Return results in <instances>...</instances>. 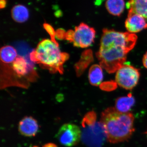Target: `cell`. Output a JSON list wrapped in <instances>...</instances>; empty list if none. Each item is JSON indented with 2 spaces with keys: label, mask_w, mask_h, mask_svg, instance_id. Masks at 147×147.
Here are the masks:
<instances>
[{
  "label": "cell",
  "mask_w": 147,
  "mask_h": 147,
  "mask_svg": "<svg viewBox=\"0 0 147 147\" xmlns=\"http://www.w3.org/2000/svg\"><path fill=\"white\" fill-rule=\"evenodd\" d=\"M125 27L129 32L134 34L147 29V23L146 19L141 15L128 11Z\"/></svg>",
  "instance_id": "cell-7"
},
{
  "label": "cell",
  "mask_w": 147,
  "mask_h": 147,
  "mask_svg": "<svg viewBox=\"0 0 147 147\" xmlns=\"http://www.w3.org/2000/svg\"><path fill=\"white\" fill-rule=\"evenodd\" d=\"M126 7L129 11L139 14L147 20V0H129Z\"/></svg>",
  "instance_id": "cell-9"
},
{
  "label": "cell",
  "mask_w": 147,
  "mask_h": 147,
  "mask_svg": "<svg viewBox=\"0 0 147 147\" xmlns=\"http://www.w3.org/2000/svg\"><path fill=\"white\" fill-rule=\"evenodd\" d=\"M29 16L28 9L23 5H17L13 6L11 9V17L13 21L17 23H25L28 21Z\"/></svg>",
  "instance_id": "cell-11"
},
{
  "label": "cell",
  "mask_w": 147,
  "mask_h": 147,
  "mask_svg": "<svg viewBox=\"0 0 147 147\" xmlns=\"http://www.w3.org/2000/svg\"><path fill=\"white\" fill-rule=\"evenodd\" d=\"M137 40L134 34L103 29L100 48L96 54L101 67L110 74L117 71L123 65L127 54L133 49Z\"/></svg>",
  "instance_id": "cell-1"
},
{
  "label": "cell",
  "mask_w": 147,
  "mask_h": 147,
  "mask_svg": "<svg viewBox=\"0 0 147 147\" xmlns=\"http://www.w3.org/2000/svg\"><path fill=\"white\" fill-rule=\"evenodd\" d=\"M31 60L53 72H62L63 63L69 55L62 53L56 40H42L30 54Z\"/></svg>",
  "instance_id": "cell-3"
},
{
  "label": "cell",
  "mask_w": 147,
  "mask_h": 147,
  "mask_svg": "<svg viewBox=\"0 0 147 147\" xmlns=\"http://www.w3.org/2000/svg\"><path fill=\"white\" fill-rule=\"evenodd\" d=\"M11 67L13 71L19 77L26 76L29 73L30 69L26 60L21 56H18L13 63Z\"/></svg>",
  "instance_id": "cell-12"
},
{
  "label": "cell",
  "mask_w": 147,
  "mask_h": 147,
  "mask_svg": "<svg viewBox=\"0 0 147 147\" xmlns=\"http://www.w3.org/2000/svg\"><path fill=\"white\" fill-rule=\"evenodd\" d=\"M143 63L144 66L147 69V52L144 55L143 57Z\"/></svg>",
  "instance_id": "cell-17"
},
{
  "label": "cell",
  "mask_w": 147,
  "mask_h": 147,
  "mask_svg": "<svg viewBox=\"0 0 147 147\" xmlns=\"http://www.w3.org/2000/svg\"><path fill=\"white\" fill-rule=\"evenodd\" d=\"M43 27L45 30L47 31V32L50 34L52 37V39L53 40H55V36L56 35V32H55L54 29H53V27L50 25V24L45 23L43 25Z\"/></svg>",
  "instance_id": "cell-16"
},
{
  "label": "cell",
  "mask_w": 147,
  "mask_h": 147,
  "mask_svg": "<svg viewBox=\"0 0 147 147\" xmlns=\"http://www.w3.org/2000/svg\"><path fill=\"white\" fill-rule=\"evenodd\" d=\"M134 120L131 112L121 113L115 107H110L102 111L100 123L107 141L116 144L129 140L135 131Z\"/></svg>",
  "instance_id": "cell-2"
},
{
  "label": "cell",
  "mask_w": 147,
  "mask_h": 147,
  "mask_svg": "<svg viewBox=\"0 0 147 147\" xmlns=\"http://www.w3.org/2000/svg\"><path fill=\"white\" fill-rule=\"evenodd\" d=\"M144 134H146V135L147 137V130H146V131H145V132H144Z\"/></svg>",
  "instance_id": "cell-19"
},
{
  "label": "cell",
  "mask_w": 147,
  "mask_h": 147,
  "mask_svg": "<svg viewBox=\"0 0 147 147\" xmlns=\"http://www.w3.org/2000/svg\"><path fill=\"white\" fill-rule=\"evenodd\" d=\"M135 102L134 97L131 94H129L127 96L117 98L115 103V108L121 113H129L131 108L134 106Z\"/></svg>",
  "instance_id": "cell-10"
},
{
  "label": "cell",
  "mask_w": 147,
  "mask_h": 147,
  "mask_svg": "<svg viewBox=\"0 0 147 147\" xmlns=\"http://www.w3.org/2000/svg\"><path fill=\"white\" fill-rule=\"evenodd\" d=\"M6 5V0H1L0 1V7L1 9L4 8Z\"/></svg>",
  "instance_id": "cell-18"
},
{
  "label": "cell",
  "mask_w": 147,
  "mask_h": 147,
  "mask_svg": "<svg viewBox=\"0 0 147 147\" xmlns=\"http://www.w3.org/2000/svg\"><path fill=\"white\" fill-rule=\"evenodd\" d=\"M17 57V51L12 46L6 45L1 48L0 57L3 64L8 65L13 63Z\"/></svg>",
  "instance_id": "cell-13"
},
{
  "label": "cell",
  "mask_w": 147,
  "mask_h": 147,
  "mask_svg": "<svg viewBox=\"0 0 147 147\" xmlns=\"http://www.w3.org/2000/svg\"><path fill=\"white\" fill-rule=\"evenodd\" d=\"M116 82L119 86L127 90L137 86L140 78L139 69L132 66L124 64L117 71Z\"/></svg>",
  "instance_id": "cell-5"
},
{
  "label": "cell",
  "mask_w": 147,
  "mask_h": 147,
  "mask_svg": "<svg viewBox=\"0 0 147 147\" xmlns=\"http://www.w3.org/2000/svg\"><path fill=\"white\" fill-rule=\"evenodd\" d=\"M56 137L62 145L66 147H72L80 142L82 131L80 127L76 125L65 123L61 127Z\"/></svg>",
  "instance_id": "cell-6"
},
{
  "label": "cell",
  "mask_w": 147,
  "mask_h": 147,
  "mask_svg": "<svg viewBox=\"0 0 147 147\" xmlns=\"http://www.w3.org/2000/svg\"><path fill=\"white\" fill-rule=\"evenodd\" d=\"M96 31L94 28L82 23L75 27L74 31H68L65 34V38L73 43L74 46L87 48L94 42Z\"/></svg>",
  "instance_id": "cell-4"
},
{
  "label": "cell",
  "mask_w": 147,
  "mask_h": 147,
  "mask_svg": "<svg viewBox=\"0 0 147 147\" xmlns=\"http://www.w3.org/2000/svg\"><path fill=\"white\" fill-rule=\"evenodd\" d=\"M101 66L93 65L89 71L88 79L90 84L95 86H99L103 79V72Z\"/></svg>",
  "instance_id": "cell-14"
},
{
  "label": "cell",
  "mask_w": 147,
  "mask_h": 147,
  "mask_svg": "<svg viewBox=\"0 0 147 147\" xmlns=\"http://www.w3.org/2000/svg\"><path fill=\"white\" fill-rule=\"evenodd\" d=\"M105 7L108 12L113 16H120L124 10L125 2L124 0H107Z\"/></svg>",
  "instance_id": "cell-15"
},
{
  "label": "cell",
  "mask_w": 147,
  "mask_h": 147,
  "mask_svg": "<svg viewBox=\"0 0 147 147\" xmlns=\"http://www.w3.org/2000/svg\"><path fill=\"white\" fill-rule=\"evenodd\" d=\"M18 131L20 134L27 137L36 136L39 129L36 120L31 117H26L19 122Z\"/></svg>",
  "instance_id": "cell-8"
}]
</instances>
